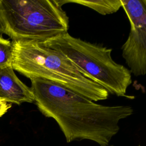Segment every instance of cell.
<instances>
[{"label": "cell", "mask_w": 146, "mask_h": 146, "mask_svg": "<svg viewBox=\"0 0 146 146\" xmlns=\"http://www.w3.org/2000/svg\"><path fill=\"white\" fill-rule=\"evenodd\" d=\"M30 80L38 109L56 121L68 143L88 139L107 146L119 132L120 121L133 112L130 106L97 104L46 80Z\"/></svg>", "instance_id": "cell-1"}, {"label": "cell", "mask_w": 146, "mask_h": 146, "mask_svg": "<svg viewBox=\"0 0 146 146\" xmlns=\"http://www.w3.org/2000/svg\"><path fill=\"white\" fill-rule=\"evenodd\" d=\"M11 67L29 79L40 78L94 102L107 99L108 91L80 71L61 52L42 42L12 40Z\"/></svg>", "instance_id": "cell-2"}, {"label": "cell", "mask_w": 146, "mask_h": 146, "mask_svg": "<svg viewBox=\"0 0 146 146\" xmlns=\"http://www.w3.org/2000/svg\"><path fill=\"white\" fill-rule=\"evenodd\" d=\"M60 0H0V33L12 40L43 42L68 32Z\"/></svg>", "instance_id": "cell-3"}, {"label": "cell", "mask_w": 146, "mask_h": 146, "mask_svg": "<svg viewBox=\"0 0 146 146\" xmlns=\"http://www.w3.org/2000/svg\"><path fill=\"white\" fill-rule=\"evenodd\" d=\"M63 54L90 79L117 96H125L132 74L112 58V49L71 35L68 32L42 42Z\"/></svg>", "instance_id": "cell-4"}, {"label": "cell", "mask_w": 146, "mask_h": 146, "mask_svg": "<svg viewBox=\"0 0 146 146\" xmlns=\"http://www.w3.org/2000/svg\"><path fill=\"white\" fill-rule=\"evenodd\" d=\"M121 7L129 21L131 29L123 45L122 56L131 74L146 73V0H121Z\"/></svg>", "instance_id": "cell-5"}, {"label": "cell", "mask_w": 146, "mask_h": 146, "mask_svg": "<svg viewBox=\"0 0 146 146\" xmlns=\"http://www.w3.org/2000/svg\"><path fill=\"white\" fill-rule=\"evenodd\" d=\"M0 99L18 105L34 102L30 87L17 77L11 67L0 69Z\"/></svg>", "instance_id": "cell-6"}, {"label": "cell", "mask_w": 146, "mask_h": 146, "mask_svg": "<svg viewBox=\"0 0 146 146\" xmlns=\"http://www.w3.org/2000/svg\"><path fill=\"white\" fill-rule=\"evenodd\" d=\"M62 5L67 3H75L88 7L98 13L105 15L117 12L121 7V0H60Z\"/></svg>", "instance_id": "cell-7"}, {"label": "cell", "mask_w": 146, "mask_h": 146, "mask_svg": "<svg viewBox=\"0 0 146 146\" xmlns=\"http://www.w3.org/2000/svg\"><path fill=\"white\" fill-rule=\"evenodd\" d=\"M13 49L12 42L0 35V69L11 67Z\"/></svg>", "instance_id": "cell-8"}, {"label": "cell", "mask_w": 146, "mask_h": 146, "mask_svg": "<svg viewBox=\"0 0 146 146\" xmlns=\"http://www.w3.org/2000/svg\"><path fill=\"white\" fill-rule=\"evenodd\" d=\"M11 107V104L0 99V117L6 113Z\"/></svg>", "instance_id": "cell-9"}, {"label": "cell", "mask_w": 146, "mask_h": 146, "mask_svg": "<svg viewBox=\"0 0 146 146\" xmlns=\"http://www.w3.org/2000/svg\"><path fill=\"white\" fill-rule=\"evenodd\" d=\"M107 146H112V145H107Z\"/></svg>", "instance_id": "cell-10"}]
</instances>
